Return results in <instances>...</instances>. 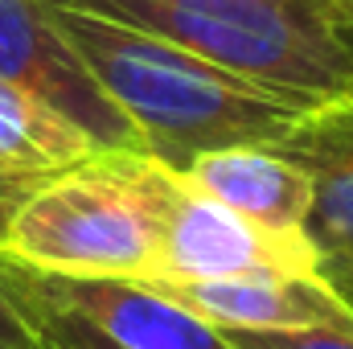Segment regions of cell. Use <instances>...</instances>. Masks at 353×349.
Listing matches in <instances>:
<instances>
[{
  "mask_svg": "<svg viewBox=\"0 0 353 349\" xmlns=\"http://www.w3.org/2000/svg\"><path fill=\"white\" fill-rule=\"evenodd\" d=\"M176 189V173L148 152H94L12 206L0 255L70 279H152Z\"/></svg>",
  "mask_w": 353,
  "mask_h": 349,
  "instance_id": "cell-2",
  "label": "cell"
},
{
  "mask_svg": "<svg viewBox=\"0 0 353 349\" xmlns=\"http://www.w3.org/2000/svg\"><path fill=\"white\" fill-rule=\"evenodd\" d=\"M4 259V255H0ZM12 279L46 304L87 321L119 349H234L218 325L140 279H70L4 259Z\"/></svg>",
  "mask_w": 353,
  "mask_h": 349,
  "instance_id": "cell-6",
  "label": "cell"
},
{
  "mask_svg": "<svg viewBox=\"0 0 353 349\" xmlns=\"http://www.w3.org/2000/svg\"><path fill=\"white\" fill-rule=\"evenodd\" d=\"M99 148L70 119L0 79V185L33 189L37 181L90 161Z\"/></svg>",
  "mask_w": 353,
  "mask_h": 349,
  "instance_id": "cell-10",
  "label": "cell"
},
{
  "mask_svg": "<svg viewBox=\"0 0 353 349\" xmlns=\"http://www.w3.org/2000/svg\"><path fill=\"white\" fill-rule=\"evenodd\" d=\"M325 4H329V8L345 21V25H353V0H325Z\"/></svg>",
  "mask_w": 353,
  "mask_h": 349,
  "instance_id": "cell-16",
  "label": "cell"
},
{
  "mask_svg": "<svg viewBox=\"0 0 353 349\" xmlns=\"http://www.w3.org/2000/svg\"><path fill=\"white\" fill-rule=\"evenodd\" d=\"M46 8L94 83L132 119L144 152L173 173L214 148L275 144L304 115L157 33L62 0H46Z\"/></svg>",
  "mask_w": 353,
  "mask_h": 349,
  "instance_id": "cell-1",
  "label": "cell"
},
{
  "mask_svg": "<svg viewBox=\"0 0 353 349\" xmlns=\"http://www.w3.org/2000/svg\"><path fill=\"white\" fill-rule=\"evenodd\" d=\"M271 148L300 165L312 185L304 239L321 271L353 263V94L304 111Z\"/></svg>",
  "mask_w": 353,
  "mask_h": 349,
  "instance_id": "cell-8",
  "label": "cell"
},
{
  "mask_svg": "<svg viewBox=\"0 0 353 349\" xmlns=\"http://www.w3.org/2000/svg\"><path fill=\"white\" fill-rule=\"evenodd\" d=\"M157 33L247 87L312 111L353 94V25L325 0H62Z\"/></svg>",
  "mask_w": 353,
  "mask_h": 349,
  "instance_id": "cell-3",
  "label": "cell"
},
{
  "mask_svg": "<svg viewBox=\"0 0 353 349\" xmlns=\"http://www.w3.org/2000/svg\"><path fill=\"white\" fill-rule=\"evenodd\" d=\"M0 79L54 107L99 152H144L140 132L94 83L46 0H0Z\"/></svg>",
  "mask_w": 353,
  "mask_h": 349,
  "instance_id": "cell-4",
  "label": "cell"
},
{
  "mask_svg": "<svg viewBox=\"0 0 353 349\" xmlns=\"http://www.w3.org/2000/svg\"><path fill=\"white\" fill-rule=\"evenodd\" d=\"M0 349H12V346H0Z\"/></svg>",
  "mask_w": 353,
  "mask_h": 349,
  "instance_id": "cell-17",
  "label": "cell"
},
{
  "mask_svg": "<svg viewBox=\"0 0 353 349\" xmlns=\"http://www.w3.org/2000/svg\"><path fill=\"white\" fill-rule=\"evenodd\" d=\"M321 275H325V279H329V283H333L341 296H345V304L353 308V263H341V267H325Z\"/></svg>",
  "mask_w": 353,
  "mask_h": 349,
  "instance_id": "cell-14",
  "label": "cell"
},
{
  "mask_svg": "<svg viewBox=\"0 0 353 349\" xmlns=\"http://www.w3.org/2000/svg\"><path fill=\"white\" fill-rule=\"evenodd\" d=\"M222 337L234 349H353V337L337 329H275V333L222 329Z\"/></svg>",
  "mask_w": 353,
  "mask_h": 349,
  "instance_id": "cell-12",
  "label": "cell"
},
{
  "mask_svg": "<svg viewBox=\"0 0 353 349\" xmlns=\"http://www.w3.org/2000/svg\"><path fill=\"white\" fill-rule=\"evenodd\" d=\"M144 283V279H140ZM165 296L218 329H337L353 337V308L325 275H255V279H185L161 283Z\"/></svg>",
  "mask_w": 353,
  "mask_h": 349,
  "instance_id": "cell-7",
  "label": "cell"
},
{
  "mask_svg": "<svg viewBox=\"0 0 353 349\" xmlns=\"http://www.w3.org/2000/svg\"><path fill=\"white\" fill-rule=\"evenodd\" d=\"M255 275H321V259L304 239V230L263 226L181 185L161 243V271L152 279L185 283V279H255Z\"/></svg>",
  "mask_w": 353,
  "mask_h": 349,
  "instance_id": "cell-5",
  "label": "cell"
},
{
  "mask_svg": "<svg viewBox=\"0 0 353 349\" xmlns=\"http://www.w3.org/2000/svg\"><path fill=\"white\" fill-rule=\"evenodd\" d=\"M176 177L193 193L214 197L275 230H304L312 206V185L304 169L292 165L271 144H234L201 152Z\"/></svg>",
  "mask_w": 353,
  "mask_h": 349,
  "instance_id": "cell-9",
  "label": "cell"
},
{
  "mask_svg": "<svg viewBox=\"0 0 353 349\" xmlns=\"http://www.w3.org/2000/svg\"><path fill=\"white\" fill-rule=\"evenodd\" d=\"M25 193H29V189H21V185H0V235H4V226H8L12 206H17Z\"/></svg>",
  "mask_w": 353,
  "mask_h": 349,
  "instance_id": "cell-15",
  "label": "cell"
},
{
  "mask_svg": "<svg viewBox=\"0 0 353 349\" xmlns=\"http://www.w3.org/2000/svg\"><path fill=\"white\" fill-rule=\"evenodd\" d=\"M0 279H4V288H8V296H12V304L21 308V317L29 321V329H33V337H37V349H119L115 341H107L99 329H90L87 321H79V317H70V312L46 304L41 296L25 292V288L12 279V271H8L4 259H0Z\"/></svg>",
  "mask_w": 353,
  "mask_h": 349,
  "instance_id": "cell-11",
  "label": "cell"
},
{
  "mask_svg": "<svg viewBox=\"0 0 353 349\" xmlns=\"http://www.w3.org/2000/svg\"><path fill=\"white\" fill-rule=\"evenodd\" d=\"M0 346H12V349H37V337L29 329V321L21 317V308L12 304L4 279H0Z\"/></svg>",
  "mask_w": 353,
  "mask_h": 349,
  "instance_id": "cell-13",
  "label": "cell"
}]
</instances>
